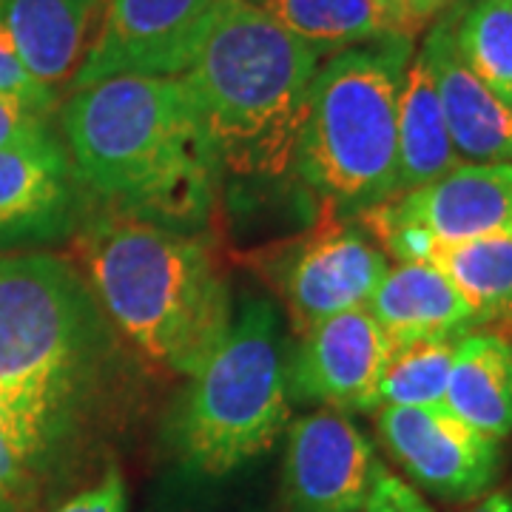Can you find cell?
Masks as SVG:
<instances>
[{"instance_id": "cell-7", "label": "cell", "mask_w": 512, "mask_h": 512, "mask_svg": "<svg viewBox=\"0 0 512 512\" xmlns=\"http://www.w3.org/2000/svg\"><path fill=\"white\" fill-rule=\"evenodd\" d=\"M356 222L396 262H424L433 245L512 234V163H461Z\"/></svg>"}, {"instance_id": "cell-4", "label": "cell", "mask_w": 512, "mask_h": 512, "mask_svg": "<svg viewBox=\"0 0 512 512\" xmlns=\"http://www.w3.org/2000/svg\"><path fill=\"white\" fill-rule=\"evenodd\" d=\"M410 60L413 40L387 35L336 52L313 74L293 168L325 217L356 220L396 197L399 97Z\"/></svg>"}, {"instance_id": "cell-2", "label": "cell", "mask_w": 512, "mask_h": 512, "mask_svg": "<svg viewBox=\"0 0 512 512\" xmlns=\"http://www.w3.org/2000/svg\"><path fill=\"white\" fill-rule=\"evenodd\" d=\"M77 256L111 328L163 373L191 379L231 330L228 285L188 231L103 208L77 234Z\"/></svg>"}, {"instance_id": "cell-19", "label": "cell", "mask_w": 512, "mask_h": 512, "mask_svg": "<svg viewBox=\"0 0 512 512\" xmlns=\"http://www.w3.org/2000/svg\"><path fill=\"white\" fill-rule=\"evenodd\" d=\"M424 262L456 285L476 313L478 330L512 339V234L433 245Z\"/></svg>"}, {"instance_id": "cell-18", "label": "cell", "mask_w": 512, "mask_h": 512, "mask_svg": "<svg viewBox=\"0 0 512 512\" xmlns=\"http://www.w3.org/2000/svg\"><path fill=\"white\" fill-rule=\"evenodd\" d=\"M456 146L444 123L439 92L424 57L407 63L399 97V168H396V197L421 185L441 180L458 168Z\"/></svg>"}, {"instance_id": "cell-27", "label": "cell", "mask_w": 512, "mask_h": 512, "mask_svg": "<svg viewBox=\"0 0 512 512\" xmlns=\"http://www.w3.org/2000/svg\"><path fill=\"white\" fill-rule=\"evenodd\" d=\"M379 12H382L384 26L390 35L410 37V0H376Z\"/></svg>"}, {"instance_id": "cell-16", "label": "cell", "mask_w": 512, "mask_h": 512, "mask_svg": "<svg viewBox=\"0 0 512 512\" xmlns=\"http://www.w3.org/2000/svg\"><path fill=\"white\" fill-rule=\"evenodd\" d=\"M74 183L63 146L0 151V239L52 234L72 211Z\"/></svg>"}, {"instance_id": "cell-22", "label": "cell", "mask_w": 512, "mask_h": 512, "mask_svg": "<svg viewBox=\"0 0 512 512\" xmlns=\"http://www.w3.org/2000/svg\"><path fill=\"white\" fill-rule=\"evenodd\" d=\"M458 339H419L390 348L379 382V407L444 404Z\"/></svg>"}, {"instance_id": "cell-17", "label": "cell", "mask_w": 512, "mask_h": 512, "mask_svg": "<svg viewBox=\"0 0 512 512\" xmlns=\"http://www.w3.org/2000/svg\"><path fill=\"white\" fill-rule=\"evenodd\" d=\"M444 407L490 439H510L512 339L490 330L461 336L453 353Z\"/></svg>"}, {"instance_id": "cell-15", "label": "cell", "mask_w": 512, "mask_h": 512, "mask_svg": "<svg viewBox=\"0 0 512 512\" xmlns=\"http://www.w3.org/2000/svg\"><path fill=\"white\" fill-rule=\"evenodd\" d=\"M103 6L106 0H0V23L32 77L57 92L80 69Z\"/></svg>"}, {"instance_id": "cell-12", "label": "cell", "mask_w": 512, "mask_h": 512, "mask_svg": "<svg viewBox=\"0 0 512 512\" xmlns=\"http://www.w3.org/2000/svg\"><path fill=\"white\" fill-rule=\"evenodd\" d=\"M288 393L328 410H379V382L390 356L382 328L367 308L336 313L299 336Z\"/></svg>"}, {"instance_id": "cell-9", "label": "cell", "mask_w": 512, "mask_h": 512, "mask_svg": "<svg viewBox=\"0 0 512 512\" xmlns=\"http://www.w3.org/2000/svg\"><path fill=\"white\" fill-rule=\"evenodd\" d=\"M217 0H106L72 89L123 74L180 77Z\"/></svg>"}, {"instance_id": "cell-25", "label": "cell", "mask_w": 512, "mask_h": 512, "mask_svg": "<svg viewBox=\"0 0 512 512\" xmlns=\"http://www.w3.org/2000/svg\"><path fill=\"white\" fill-rule=\"evenodd\" d=\"M52 512H126V481H123V473L111 464L100 481H94L86 490L66 498Z\"/></svg>"}, {"instance_id": "cell-3", "label": "cell", "mask_w": 512, "mask_h": 512, "mask_svg": "<svg viewBox=\"0 0 512 512\" xmlns=\"http://www.w3.org/2000/svg\"><path fill=\"white\" fill-rule=\"evenodd\" d=\"M319 52L248 0H217L180 80L222 168L239 177L291 174Z\"/></svg>"}, {"instance_id": "cell-24", "label": "cell", "mask_w": 512, "mask_h": 512, "mask_svg": "<svg viewBox=\"0 0 512 512\" xmlns=\"http://www.w3.org/2000/svg\"><path fill=\"white\" fill-rule=\"evenodd\" d=\"M0 94L15 97V100L43 111V114H52L57 103V92L35 80L32 72L23 66L18 46H15V40L6 32L3 23H0Z\"/></svg>"}, {"instance_id": "cell-5", "label": "cell", "mask_w": 512, "mask_h": 512, "mask_svg": "<svg viewBox=\"0 0 512 512\" xmlns=\"http://www.w3.org/2000/svg\"><path fill=\"white\" fill-rule=\"evenodd\" d=\"M291 424L276 311L248 299L222 345L191 376L171 441L191 470L220 478L262 456Z\"/></svg>"}, {"instance_id": "cell-13", "label": "cell", "mask_w": 512, "mask_h": 512, "mask_svg": "<svg viewBox=\"0 0 512 512\" xmlns=\"http://www.w3.org/2000/svg\"><path fill=\"white\" fill-rule=\"evenodd\" d=\"M419 55L433 74L458 160L512 163V109L464 63L453 32V6L436 18Z\"/></svg>"}, {"instance_id": "cell-29", "label": "cell", "mask_w": 512, "mask_h": 512, "mask_svg": "<svg viewBox=\"0 0 512 512\" xmlns=\"http://www.w3.org/2000/svg\"><path fill=\"white\" fill-rule=\"evenodd\" d=\"M467 512H512V490L487 495L484 501H478L476 507H470Z\"/></svg>"}, {"instance_id": "cell-6", "label": "cell", "mask_w": 512, "mask_h": 512, "mask_svg": "<svg viewBox=\"0 0 512 512\" xmlns=\"http://www.w3.org/2000/svg\"><path fill=\"white\" fill-rule=\"evenodd\" d=\"M123 362L0 376V512H32L69 481L117 407Z\"/></svg>"}, {"instance_id": "cell-20", "label": "cell", "mask_w": 512, "mask_h": 512, "mask_svg": "<svg viewBox=\"0 0 512 512\" xmlns=\"http://www.w3.org/2000/svg\"><path fill=\"white\" fill-rule=\"evenodd\" d=\"M319 55L387 37L376 0H248Z\"/></svg>"}, {"instance_id": "cell-10", "label": "cell", "mask_w": 512, "mask_h": 512, "mask_svg": "<svg viewBox=\"0 0 512 512\" xmlns=\"http://www.w3.org/2000/svg\"><path fill=\"white\" fill-rule=\"evenodd\" d=\"M379 436L407 476L447 501L481 498L501 473V441L473 430L444 404L379 407Z\"/></svg>"}, {"instance_id": "cell-11", "label": "cell", "mask_w": 512, "mask_h": 512, "mask_svg": "<svg viewBox=\"0 0 512 512\" xmlns=\"http://www.w3.org/2000/svg\"><path fill=\"white\" fill-rule=\"evenodd\" d=\"M376 470L373 444L342 410L325 407L293 421L282 512H362Z\"/></svg>"}, {"instance_id": "cell-8", "label": "cell", "mask_w": 512, "mask_h": 512, "mask_svg": "<svg viewBox=\"0 0 512 512\" xmlns=\"http://www.w3.org/2000/svg\"><path fill=\"white\" fill-rule=\"evenodd\" d=\"M254 265L279 293L296 336L336 313L367 308L390 268L365 228L339 217L262 251Z\"/></svg>"}, {"instance_id": "cell-26", "label": "cell", "mask_w": 512, "mask_h": 512, "mask_svg": "<svg viewBox=\"0 0 512 512\" xmlns=\"http://www.w3.org/2000/svg\"><path fill=\"white\" fill-rule=\"evenodd\" d=\"M362 512H433L430 504L421 498L407 481L399 476H393L384 464H379L373 487L365 501Z\"/></svg>"}, {"instance_id": "cell-23", "label": "cell", "mask_w": 512, "mask_h": 512, "mask_svg": "<svg viewBox=\"0 0 512 512\" xmlns=\"http://www.w3.org/2000/svg\"><path fill=\"white\" fill-rule=\"evenodd\" d=\"M49 114L20 103L15 97L0 94V151L9 148H29V151H49L60 148V140L49 128Z\"/></svg>"}, {"instance_id": "cell-21", "label": "cell", "mask_w": 512, "mask_h": 512, "mask_svg": "<svg viewBox=\"0 0 512 512\" xmlns=\"http://www.w3.org/2000/svg\"><path fill=\"white\" fill-rule=\"evenodd\" d=\"M453 32L464 63L512 109V0L453 3Z\"/></svg>"}, {"instance_id": "cell-1", "label": "cell", "mask_w": 512, "mask_h": 512, "mask_svg": "<svg viewBox=\"0 0 512 512\" xmlns=\"http://www.w3.org/2000/svg\"><path fill=\"white\" fill-rule=\"evenodd\" d=\"M60 128L77 183L106 211L180 231L208 222L222 165L180 77L123 74L74 89Z\"/></svg>"}, {"instance_id": "cell-28", "label": "cell", "mask_w": 512, "mask_h": 512, "mask_svg": "<svg viewBox=\"0 0 512 512\" xmlns=\"http://www.w3.org/2000/svg\"><path fill=\"white\" fill-rule=\"evenodd\" d=\"M456 0H410V35L416 37L430 23L436 20Z\"/></svg>"}, {"instance_id": "cell-14", "label": "cell", "mask_w": 512, "mask_h": 512, "mask_svg": "<svg viewBox=\"0 0 512 512\" xmlns=\"http://www.w3.org/2000/svg\"><path fill=\"white\" fill-rule=\"evenodd\" d=\"M367 311L390 348L419 339H461L478 330L467 299L430 262H399L387 268Z\"/></svg>"}]
</instances>
